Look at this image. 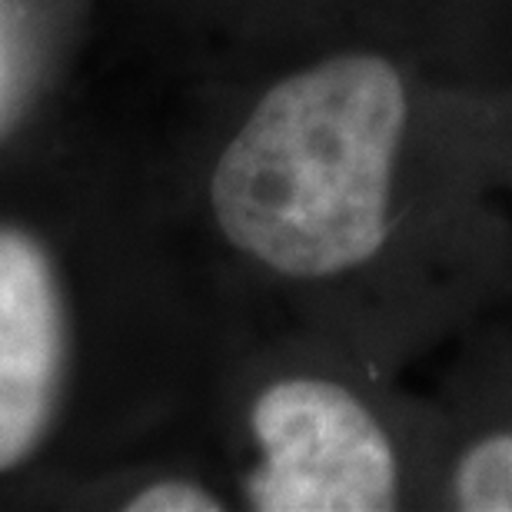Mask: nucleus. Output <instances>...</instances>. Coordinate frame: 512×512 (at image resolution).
<instances>
[{"mask_svg": "<svg viewBox=\"0 0 512 512\" xmlns=\"http://www.w3.org/2000/svg\"><path fill=\"white\" fill-rule=\"evenodd\" d=\"M70 326L50 253L0 227V473L37 453L67 380Z\"/></svg>", "mask_w": 512, "mask_h": 512, "instance_id": "obj_3", "label": "nucleus"}, {"mask_svg": "<svg viewBox=\"0 0 512 512\" xmlns=\"http://www.w3.org/2000/svg\"><path fill=\"white\" fill-rule=\"evenodd\" d=\"M256 466L243 493L260 512H393L403 456L380 413L330 376H283L250 409Z\"/></svg>", "mask_w": 512, "mask_h": 512, "instance_id": "obj_2", "label": "nucleus"}, {"mask_svg": "<svg viewBox=\"0 0 512 512\" xmlns=\"http://www.w3.org/2000/svg\"><path fill=\"white\" fill-rule=\"evenodd\" d=\"M373 4L376 0H346V10H350V14H346V20H370V10H373ZM396 0H386V7H393Z\"/></svg>", "mask_w": 512, "mask_h": 512, "instance_id": "obj_7", "label": "nucleus"}, {"mask_svg": "<svg viewBox=\"0 0 512 512\" xmlns=\"http://www.w3.org/2000/svg\"><path fill=\"white\" fill-rule=\"evenodd\" d=\"M449 506L463 512H512V429L486 433L459 453L449 473Z\"/></svg>", "mask_w": 512, "mask_h": 512, "instance_id": "obj_4", "label": "nucleus"}, {"mask_svg": "<svg viewBox=\"0 0 512 512\" xmlns=\"http://www.w3.org/2000/svg\"><path fill=\"white\" fill-rule=\"evenodd\" d=\"M413 77L343 47L280 77L220 150L210 210L233 250L306 286H356L409 210Z\"/></svg>", "mask_w": 512, "mask_h": 512, "instance_id": "obj_1", "label": "nucleus"}, {"mask_svg": "<svg viewBox=\"0 0 512 512\" xmlns=\"http://www.w3.org/2000/svg\"><path fill=\"white\" fill-rule=\"evenodd\" d=\"M133 512H220L223 499L187 479H160L130 499Z\"/></svg>", "mask_w": 512, "mask_h": 512, "instance_id": "obj_6", "label": "nucleus"}, {"mask_svg": "<svg viewBox=\"0 0 512 512\" xmlns=\"http://www.w3.org/2000/svg\"><path fill=\"white\" fill-rule=\"evenodd\" d=\"M34 80V40L17 0H0V133L24 114Z\"/></svg>", "mask_w": 512, "mask_h": 512, "instance_id": "obj_5", "label": "nucleus"}]
</instances>
